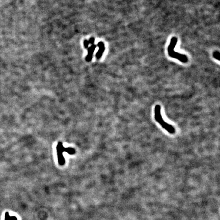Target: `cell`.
Masks as SVG:
<instances>
[{"label":"cell","mask_w":220,"mask_h":220,"mask_svg":"<svg viewBox=\"0 0 220 220\" xmlns=\"http://www.w3.org/2000/svg\"><path fill=\"white\" fill-rule=\"evenodd\" d=\"M5 220H17V218L14 216H10L8 212H6L5 214Z\"/></svg>","instance_id":"5b68a950"},{"label":"cell","mask_w":220,"mask_h":220,"mask_svg":"<svg viewBox=\"0 0 220 220\" xmlns=\"http://www.w3.org/2000/svg\"><path fill=\"white\" fill-rule=\"evenodd\" d=\"M97 46L99 48V49L96 53V57L97 59H99L102 56L105 51V45L104 43L102 42H101L97 44Z\"/></svg>","instance_id":"277c9868"},{"label":"cell","mask_w":220,"mask_h":220,"mask_svg":"<svg viewBox=\"0 0 220 220\" xmlns=\"http://www.w3.org/2000/svg\"><path fill=\"white\" fill-rule=\"evenodd\" d=\"M96 45L93 44V45H91V46H90V48H88V55L86 58L87 61H88V62L91 61V60L92 59L93 54L94 53V50L96 48Z\"/></svg>","instance_id":"3957f363"},{"label":"cell","mask_w":220,"mask_h":220,"mask_svg":"<svg viewBox=\"0 0 220 220\" xmlns=\"http://www.w3.org/2000/svg\"><path fill=\"white\" fill-rule=\"evenodd\" d=\"M214 57L217 60H219V57H220V53L218 52H215L214 53Z\"/></svg>","instance_id":"8992f818"},{"label":"cell","mask_w":220,"mask_h":220,"mask_svg":"<svg viewBox=\"0 0 220 220\" xmlns=\"http://www.w3.org/2000/svg\"><path fill=\"white\" fill-rule=\"evenodd\" d=\"M177 39L176 37H173L171 40L170 44L168 48V53L169 55L172 58H174L181 61L182 62L186 63L188 61L187 56L185 55L180 54L174 52V48L177 43Z\"/></svg>","instance_id":"7a4b0ae2"},{"label":"cell","mask_w":220,"mask_h":220,"mask_svg":"<svg viewBox=\"0 0 220 220\" xmlns=\"http://www.w3.org/2000/svg\"><path fill=\"white\" fill-rule=\"evenodd\" d=\"M155 118L156 122L159 123L162 127L165 129L166 131L171 134H174L175 133V129L174 127L167 123L162 118L161 114V107L159 105H157L155 107Z\"/></svg>","instance_id":"6da1fadb"},{"label":"cell","mask_w":220,"mask_h":220,"mask_svg":"<svg viewBox=\"0 0 220 220\" xmlns=\"http://www.w3.org/2000/svg\"><path fill=\"white\" fill-rule=\"evenodd\" d=\"M89 45V42L87 40H85L84 42V45L85 48H88V45Z\"/></svg>","instance_id":"52a82bcc"},{"label":"cell","mask_w":220,"mask_h":220,"mask_svg":"<svg viewBox=\"0 0 220 220\" xmlns=\"http://www.w3.org/2000/svg\"><path fill=\"white\" fill-rule=\"evenodd\" d=\"M94 40H95V39H94L93 37H91V38H90L89 40V44H91V45H93L94 43Z\"/></svg>","instance_id":"ba28073f"}]
</instances>
